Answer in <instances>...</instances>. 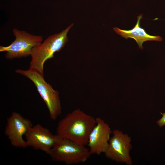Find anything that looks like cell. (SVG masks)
<instances>
[{"label":"cell","mask_w":165,"mask_h":165,"mask_svg":"<svg viewBox=\"0 0 165 165\" xmlns=\"http://www.w3.org/2000/svg\"><path fill=\"white\" fill-rule=\"evenodd\" d=\"M74 24H72L61 32L51 35L43 42L35 47L31 55L29 68L43 74L44 64L48 60L54 57V54L61 50L68 41L67 34Z\"/></svg>","instance_id":"2"},{"label":"cell","mask_w":165,"mask_h":165,"mask_svg":"<svg viewBox=\"0 0 165 165\" xmlns=\"http://www.w3.org/2000/svg\"><path fill=\"white\" fill-rule=\"evenodd\" d=\"M96 124V118L78 109L59 121L57 127L56 134L86 146L90 133Z\"/></svg>","instance_id":"1"},{"label":"cell","mask_w":165,"mask_h":165,"mask_svg":"<svg viewBox=\"0 0 165 165\" xmlns=\"http://www.w3.org/2000/svg\"><path fill=\"white\" fill-rule=\"evenodd\" d=\"M48 155L53 160L68 165L85 162L91 154L86 146L57 135Z\"/></svg>","instance_id":"3"},{"label":"cell","mask_w":165,"mask_h":165,"mask_svg":"<svg viewBox=\"0 0 165 165\" xmlns=\"http://www.w3.org/2000/svg\"><path fill=\"white\" fill-rule=\"evenodd\" d=\"M15 72L26 77L33 83L46 105L50 118L52 120H56L61 112L58 91L54 90L52 86L45 80L44 75L35 70L30 69L26 70L17 69Z\"/></svg>","instance_id":"4"},{"label":"cell","mask_w":165,"mask_h":165,"mask_svg":"<svg viewBox=\"0 0 165 165\" xmlns=\"http://www.w3.org/2000/svg\"><path fill=\"white\" fill-rule=\"evenodd\" d=\"M112 133L113 135L104 153L105 156L116 162L132 165V159L129 154L132 147L131 138L117 129L114 130Z\"/></svg>","instance_id":"6"},{"label":"cell","mask_w":165,"mask_h":165,"mask_svg":"<svg viewBox=\"0 0 165 165\" xmlns=\"http://www.w3.org/2000/svg\"><path fill=\"white\" fill-rule=\"evenodd\" d=\"M15 39L7 46H0V52H6L5 57L7 59L25 58L31 56L33 48L42 43L43 37L28 33L26 31L15 28L13 29Z\"/></svg>","instance_id":"5"},{"label":"cell","mask_w":165,"mask_h":165,"mask_svg":"<svg viewBox=\"0 0 165 165\" xmlns=\"http://www.w3.org/2000/svg\"><path fill=\"white\" fill-rule=\"evenodd\" d=\"M142 14H141L137 17V22L131 29L123 30L117 27L114 28L113 30L118 34L126 39L131 38L134 39L138 45L140 49H143V43L148 41H161L162 38L159 36H152L148 34L143 28L140 26V21L142 18Z\"/></svg>","instance_id":"10"},{"label":"cell","mask_w":165,"mask_h":165,"mask_svg":"<svg viewBox=\"0 0 165 165\" xmlns=\"http://www.w3.org/2000/svg\"><path fill=\"white\" fill-rule=\"evenodd\" d=\"M33 126L30 120L13 112L7 119L4 133L13 147L25 148L28 146L23 136Z\"/></svg>","instance_id":"7"},{"label":"cell","mask_w":165,"mask_h":165,"mask_svg":"<svg viewBox=\"0 0 165 165\" xmlns=\"http://www.w3.org/2000/svg\"><path fill=\"white\" fill-rule=\"evenodd\" d=\"M89 135L87 145L91 155H100L106 151L112 133L109 125L100 117Z\"/></svg>","instance_id":"9"},{"label":"cell","mask_w":165,"mask_h":165,"mask_svg":"<svg viewBox=\"0 0 165 165\" xmlns=\"http://www.w3.org/2000/svg\"><path fill=\"white\" fill-rule=\"evenodd\" d=\"M28 147L41 150L48 155L56 141L57 135L39 124L30 127L24 135Z\"/></svg>","instance_id":"8"},{"label":"cell","mask_w":165,"mask_h":165,"mask_svg":"<svg viewBox=\"0 0 165 165\" xmlns=\"http://www.w3.org/2000/svg\"><path fill=\"white\" fill-rule=\"evenodd\" d=\"M162 115V117L156 122V124L160 127H162L165 125V112L161 113Z\"/></svg>","instance_id":"11"}]
</instances>
